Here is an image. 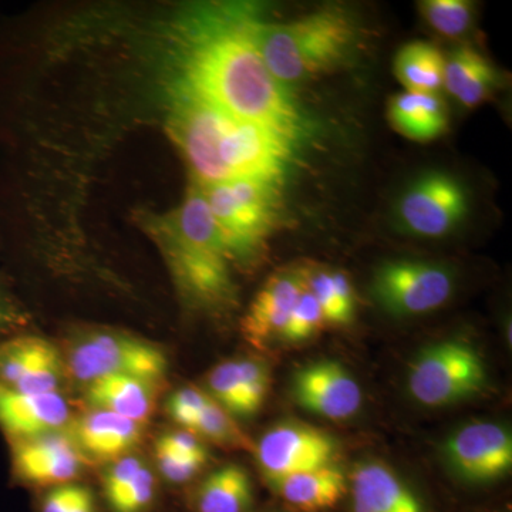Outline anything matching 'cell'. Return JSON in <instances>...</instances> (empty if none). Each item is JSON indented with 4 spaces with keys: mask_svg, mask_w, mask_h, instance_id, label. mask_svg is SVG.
<instances>
[{
    "mask_svg": "<svg viewBox=\"0 0 512 512\" xmlns=\"http://www.w3.org/2000/svg\"><path fill=\"white\" fill-rule=\"evenodd\" d=\"M249 6H198L175 26L173 89L239 120L261 124L299 147L311 131L289 89L272 76L252 39Z\"/></svg>",
    "mask_w": 512,
    "mask_h": 512,
    "instance_id": "cell-1",
    "label": "cell"
},
{
    "mask_svg": "<svg viewBox=\"0 0 512 512\" xmlns=\"http://www.w3.org/2000/svg\"><path fill=\"white\" fill-rule=\"evenodd\" d=\"M171 96L168 134L195 184L207 187L238 178L284 181L298 148L292 141L181 90H171Z\"/></svg>",
    "mask_w": 512,
    "mask_h": 512,
    "instance_id": "cell-2",
    "label": "cell"
},
{
    "mask_svg": "<svg viewBox=\"0 0 512 512\" xmlns=\"http://www.w3.org/2000/svg\"><path fill=\"white\" fill-rule=\"evenodd\" d=\"M148 227L185 301L214 311L234 305L231 254L200 185H192L175 210L151 218Z\"/></svg>",
    "mask_w": 512,
    "mask_h": 512,
    "instance_id": "cell-3",
    "label": "cell"
},
{
    "mask_svg": "<svg viewBox=\"0 0 512 512\" xmlns=\"http://www.w3.org/2000/svg\"><path fill=\"white\" fill-rule=\"evenodd\" d=\"M252 39L269 72L289 89L345 62L359 40V26L340 8L316 10L285 23H266L256 16Z\"/></svg>",
    "mask_w": 512,
    "mask_h": 512,
    "instance_id": "cell-4",
    "label": "cell"
},
{
    "mask_svg": "<svg viewBox=\"0 0 512 512\" xmlns=\"http://www.w3.org/2000/svg\"><path fill=\"white\" fill-rule=\"evenodd\" d=\"M281 188L282 183L259 178L201 187L232 261H249L261 254L268 238L284 222Z\"/></svg>",
    "mask_w": 512,
    "mask_h": 512,
    "instance_id": "cell-5",
    "label": "cell"
},
{
    "mask_svg": "<svg viewBox=\"0 0 512 512\" xmlns=\"http://www.w3.org/2000/svg\"><path fill=\"white\" fill-rule=\"evenodd\" d=\"M487 383L483 357L461 340L421 350L410 365L407 389L421 406L444 407L476 396Z\"/></svg>",
    "mask_w": 512,
    "mask_h": 512,
    "instance_id": "cell-6",
    "label": "cell"
},
{
    "mask_svg": "<svg viewBox=\"0 0 512 512\" xmlns=\"http://www.w3.org/2000/svg\"><path fill=\"white\" fill-rule=\"evenodd\" d=\"M63 360L67 375L83 384L113 375L158 382L168 369L167 356L156 345L110 330H94L77 338Z\"/></svg>",
    "mask_w": 512,
    "mask_h": 512,
    "instance_id": "cell-7",
    "label": "cell"
},
{
    "mask_svg": "<svg viewBox=\"0 0 512 512\" xmlns=\"http://www.w3.org/2000/svg\"><path fill=\"white\" fill-rule=\"evenodd\" d=\"M470 195L454 175L429 171L404 188L394 205V222L400 231L417 238L451 234L467 217Z\"/></svg>",
    "mask_w": 512,
    "mask_h": 512,
    "instance_id": "cell-8",
    "label": "cell"
},
{
    "mask_svg": "<svg viewBox=\"0 0 512 512\" xmlns=\"http://www.w3.org/2000/svg\"><path fill=\"white\" fill-rule=\"evenodd\" d=\"M456 288L453 269L439 262L396 259L373 276V296L390 315L420 316L446 305Z\"/></svg>",
    "mask_w": 512,
    "mask_h": 512,
    "instance_id": "cell-9",
    "label": "cell"
},
{
    "mask_svg": "<svg viewBox=\"0 0 512 512\" xmlns=\"http://www.w3.org/2000/svg\"><path fill=\"white\" fill-rule=\"evenodd\" d=\"M255 453L262 473L271 481L335 463L338 444L318 427L282 421L266 431Z\"/></svg>",
    "mask_w": 512,
    "mask_h": 512,
    "instance_id": "cell-10",
    "label": "cell"
},
{
    "mask_svg": "<svg viewBox=\"0 0 512 512\" xmlns=\"http://www.w3.org/2000/svg\"><path fill=\"white\" fill-rule=\"evenodd\" d=\"M444 456L451 470L463 480L490 483L511 471V431L493 421H474L448 437Z\"/></svg>",
    "mask_w": 512,
    "mask_h": 512,
    "instance_id": "cell-11",
    "label": "cell"
},
{
    "mask_svg": "<svg viewBox=\"0 0 512 512\" xmlns=\"http://www.w3.org/2000/svg\"><path fill=\"white\" fill-rule=\"evenodd\" d=\"M12 476L30 487L55 488L74 483L87 460L70 434H42L9 441Z\"/></svg>",
    "mask_w": 512,
    "mask_h": 512,
    "instance_id": "cell-12",
    "label": "cell"
},
{
    "mask_svg": "<svg viewBox=\"0 0 512 512\" xmlns=\"http://www.w3.org/2000/svg\"><path fill=\"white\" fill-rule=\"evenodd\" d=\"M292 393L303 409L329 420H348L363 403L359 383L336 360H319L299 369Z\"/></svg>",
    "mask_w": 512,
    "mask_h": 512,
    "instance_id": "cell-13",
    "label": "cell"
},
{
    "mask_svg": "<svg viewBox=\"0 0 512 512\" xmlns=\"http://www.w3.org/2000/svg\"><path fill=\"white\" fill-rule=\"evenodd\" d=\"M305 288L301 266L271 275L256 293L242 319V335L255 348H268L282 340L293 306Z\"/></svg>",
    "mask_w": 512,
    "mask_h": 512,
    "instance_id": "cell-14",
    "label": "cell"
},
{
    "mask_svg": "<svg viewBox=\"0 0 512 512\" xmlns=\"http://www.w3.org/2000/svg\"><path fill=\"white\" fill-rule=\"evenodd\" d=\"M72 437L87 463L110 464L141 443L143 424L106 410L92 409L74 421Z\"/></svg>",
    "mask_w": 512,
    "mask_h": 512,
    "instance_id": "cell-15",
    "label": "cell"
},
{
    "mask_svg": "<svg viewBox=\"0 0 512 512\" xmlns=\"http://www.w3.org/2000/svg\"><path fill=\"white\" fill-rule=\"evenodd\" d=\"M69 420L63 393L23 394L0 387V429L9 441L55 433Z\"/></svg>",
    "mask_w": 512,
    "mask_h": 512,
    "instance_id": "cell-16",
    "label": "cell"
},
{
    "mask_svg": "<svg viewBox=\"0 0 512 512\" xmlns=\"http://www.w3.org/2000/svg\"><path fill=\"white\" fill-rule=\"evenodd\" d=\"M349 485L353 512H424L412 488L382 461L356 464Z\"/></svg>",
    "mask_w": 512,
    "mask_h": 512,
    "instance_id": "cell-17",
    "label": "cell"
},
{
    "mask_svg": "<svg viewBox=\"0 0 512 512\" xmlns=\"http://www.w3.org/2000/svg\"><path fill=\"white\" fill-rule=\"evenodd\" d=\"M289 507L301 512H322L340 503L348 491V478L335 463L299 471L268 481Z\"/></svg>",
    "mask_w": 512,
    "mask_h": 512,
    "instance_id": "cell-18",
    "label": "cell"
},
{
    "mask_svg": "<svg viewBox=\"0 0 512 512\" xmlns=\"http://www.w3.org/2000/svg\"><path fill=\"white\" fill-rule=\"evenodd\" d=\"M156 383L141 377L104 376L86 386V400L93 409L106 410L144 424L156 410Z\"/></svg>",
    "mask_w": 512,
    "mask_h": 512,
    "instance_id": "cell-19",
    "label": "cell"
},
{
    "mask_svg": "<svg viewBox=\"0 0 512 512\" xmlns=\"http://www.w3.org/2000/svg\"><path fill=\"white\" fill-rule=\"evenodd\" d=\"M500 84V74L478 50L460 46L444 59L443 86L468 109L487 100Z\"/></svg>",
    "mask_w": 512,
    "mask_h": 512,
    "instance_id": "cell-20",
    "label": "cell"
},
{
    "mask_svg": "<svg viewBox=\"0 0 512 512\" xmlns=\"http://www.w3.org/2000/svg\"><path fill=\"white\" fill-rule=\"evenodd\" d=\"M387 116L394 130L414 141H430L446 133V104L437 94L406 92L390 99Z\"/></svg>",
    "mask_w": 512,
    "mask_h": 512,
    "instance_id": "cell-21",
    "label": "cell"
},
{
    "mask_svg": "<svg viewBox=\"0 0 512 512\" xmlns=\"http://www.w3.org/2000/svg\"><path fill=\"white\" fill-rule=\"evenodd\" d=\"M303 282L315 296L323 318L330 325L346 326L355 318L356 296L352 282L345 272L325 266H301Z\"/></svg>",
    "mask_w": 512,
    "mask_h": 512,
    "instance_id": "cell-22",
    "label": "cell"
},
{
    "mask_svg": "<svg viewBox=\"0 0 512 512\" xmlns=\"http://www.w3.org/2000/svg\"><path fill=\"white\" fill-rule=\"evenodd\" d=\"M251 478L244 468L229 464L205 478L198 488L197 512H248L251 508Z\"/></svg>",
    "mask_w": 512,
    "mask_h": 512,
    "instance_id": "cell-23",
    "label": "cell"
},
{
    "mask_svg": "<svg viewBox=\"0 0 512 512\" xmlns=\"http://www.w3.org/2000/svg\"><path fill=\"white\" fill-rule=\"evenodd\" d=\"M443 73L444 56L430 43H407L394 57V74L407 92L436 94Z\"/></svg>",
    "mask_w": 512,
    "mask_h": 512,
    "instance_id": "cell-24",
    "label": "cell"
},
{
    "mask_svg": "<svg viewBox=\"0 0 512 512\" xmlns=\"http://www.w3.org/2000/svg\"><path fill=\"white\" fill-rule=\"evenodd\" d=\"M59 349L49 340L30 335H15L0 340V387L16 390L20 383L59 355Z\"/></svg>",
    "mask_w": 512,
    "mask_h": 512,
    "instance_id": "cell-25",
    "label": "cell"
},
{
    "mask_svg": "<svg viewBox=\"0 0 512 512\" xmlns=\"http://www.w3.org/2000/svg\"><path fill=\"white\" fill-rule=\"evenodd\" d=\"M420 13L427 25L444 37H461L473 28L474 5L466 0H426Z\"/></svg>",
    "mask_w": 512,
    "mask_h": 512,
    "instance_id": "cell-26",
    "label": "cell"
},
{
    "mask_svg": "<svg viewBox=\"0 0 512 512\" xmlns=\"http://www.w3.org/2000/svg\"><path fill=\"white\" fill-rule=\"evenodd\" d=\"M191 431L197 436L212 441L217 446L225 448L249 447L248 437L239 429L232 414L222 409L220 404L215 403L212 399L198 416Z\"/></svg>",
    "mask_w": 512,
    "mask_h": 512,
    "instance_id": "cell-27",
    "label": "cell"
},
{
    "mask_svg": "<svg viewBox=\"0 0 512 512\" xmlns=\"http://www.w3.org/2000/svg\"><path fill=\"white\" fill-rule=\"evenodd\" d=\"M238 360L239 377H241V414L239 417L254 416L271 387V372L264 360L256 357H241Z\"/></svg>",
    "mask_w": 512,
    "mask_h": 512,
    "instance_id": "cell-28",
    "label": "cell"
},
{
    "mask_svg": "<svg viewBox=\"0 0 512 512\" xmlns=\"http://www.w3.org/2000/svg\"><path fill=\"white\" fill-rule=\"evenodd\" d=\"M325 323L318 301L305 285L298 301L293 306L282 340L288 343L306 342V340L315 338Z\"/></svg>",
    "mask_w": 512,
    "mask_h": 512,
    "instance_id": "cell-29",
    "label": "cell"
},
{
    "mask_svg": "<svg viewBox=\"0 0 512 512\" xmlns=\"http://www.w3.org/2000/svg\"><path fill=\"white\" fill-rule=\"evenodd\" d=\"M211 399L232 416L241 414V377L238 360H225L212 367L207 379Z\"/></svg>",
    "mask_w": 512,
    "mask_h": 512,
    "instance_id": "cell-30",
    "label": "cell"
},
{
    "mask_svg": "<svg viewBox=\"0 0 512 512\" xmlns=\"http://www.w3.org/2000/svg\"><path fill=\"white\" fill-rule=\"evenodd\" d=\"M40 512H99L96 497L86 485L69 483L50 488Z\"/></svg>",
    "mask_w": 512,
    "mask_h": 512,
    "instance_id": "cell-31",
    "label": "cell"
},
{
    "mask_svg": "<svg viewBox=\"0 0 512 512\" xmlns=\"http://www.w3.org/2000/svg\"><path fill=\"white\" fill-rule=\"evenodd\" d=\"M156 495V476L150 468L144 466L134 478L133 483L128 485L127 490L109 504L110 510L113 512H146L156 500Z\"/></svg>",
    "mask_w": 512,
    "mask_h": 512,
    "instance_id": "cell-32",
    "label": "cell"
},
{
    "mask_svg": "<svg viewBox=\"0 0 512 512\" xmlns=\"http://www.w3.org/2000/svg\"><path fill=\"white\" fill-rule=\"evenodd\" d=\"M211 397L194 387H183L168 400V413L185 430L191 431Z\"/></svg>",
    "mask_w": 512,
    "mask_h": 512,
    "instance_id": "cell-33",
    "label": "cell"
},
{
    "mask_svg": "<svg viewBox=\"0 0 512 512\" xmlns=\"http://www.w3.org/2000/svg\"><path fill=\"white\" fill-rule=\"evenodd\" d=\"M144 466L146 464L140 457L130 454L110 463L103 476V493L107 503H113L121 493H124Z\"/></svg>",
    "mask_w": 512,
    "mask_h": 512,
    "instance_id": "cell-34",
    "label": "cell"
},
{
    "mask_svg": "<svg viewBox=\"0 0 512 512\" xmlns=\"http://www.w3.org/2000/svg\"><path fill=\"white\" fill-rule=\"evenodd\" d=\"M156 461L161 476L173 484L188 483L207 464L204 461L175 456L170 451L158 446H156Z\"/></svg>",
    "mask_w": 512,
    "mask_h": 512,
    "instance_id": "cell-35",
    "label": "cell"
},
{
    "mask_svg": "<svg viewBox=\"0 0 512 512\" xmlns=\"http://www.w3.org/2000/svg\"><path fill=\"white\" fill-rule=\"evenodd\" d=\"M156 446L170 451L178 457L191 458V460L208 461L207 448L192 431H171L165 433L157 440Z\"/></svg>",
    "mask_w": 512,
    "mask_h": 512,
    "instance_id": "cell-36",
    "label": "cell"
},
{
    "mask_svg": "<svg viewBox=\"0 0 512 512\" xmlns=\"http://www.w3.org/2000/svg\"><path fill=\"white\" fill-rule=\"evenodd\" d=\"M25 325V313L13 298L8 286L0 279V338L3 340L19 335Z\"/></svg>",
    "mask_w": 512,
    "mask_h": 512,
    "instance_id": "cell-37",
    "label": "cell"
}]
</instances>
